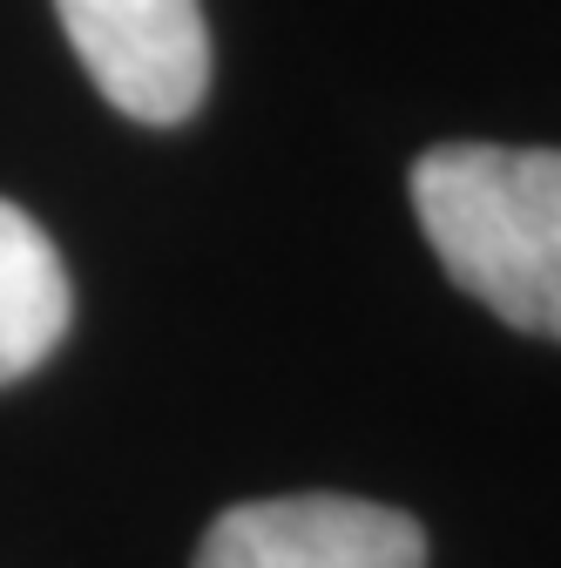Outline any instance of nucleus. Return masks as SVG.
Segmentation results:
<instances>
[{"label": "nucleus", "mask_w": 561, "mask_h": 568, "mask_svg": "<svg viewBox=\"0 0 561 568\" xmlns=\"http://www.w3.org/2000/svg\"><path fill=\"white\" fill-rule=\"evenodd\" d=\"M412 210L467 298L561 338V150L440 142L412 163Z\"/></svg>", "instance_id": "f257e3e1"}, {"label": "nucleus", "mask_w": 561, "mask_h": 568, "mask_svg": "<svg viewBox=\"0 0 561 568\" xmlns=\"http://www.w3.org/2000/svg\"><path fill=\"white\" fill-rule=\"evenodd\" d=\"M95 89L150 129L190 122L210 89V28L196 0H54Z\"/></svg>", "instance_id": "f03ea898"}, {"label": "nucleus", "mask_w": 561, "mask_h": 568, "mask_svg": "<svg viewBox=\"0 0 561 568\" xmlns=\"http://www.w3.org/2000/svg\"><path fill=\"white\" fill-rule=\"evenodd\" d=\"M196 568H427V528L359 494H277L224 508Z\"/></svg>", "instance_id": "7ed1b4c3"}, {"label": "nucleus", "mask_w": 561, "mask_h": 568, "mask_svg": "<svg viewBox=\"0 0 561 568\" xmlns=\"http://www.w3.org/2000/svg\"><path fill=\"white\" fill-rule=\"evenodd\" d=\"M75 292H68L61 251L28 210L0 203V386L28 379L68 332Z\"/></svg>", "instance_id": "20e7f679"}]
</instances>
